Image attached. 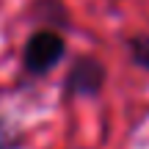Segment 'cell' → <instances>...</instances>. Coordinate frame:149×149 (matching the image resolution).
Here are the masks:
<instances>
[{"mask_svg": "<svg viewBox=\"0 0 149 149\" xmlns=\"http://www.w3.org/2000/svg\"><path fill=\"white\" fill-rule=\"evenodd\" d=\"M61 58H64V39H61L53 28L36 31L28 39L25 50H22V64H25V69L31 74L50 72Z\"/></svg>", "mask_w": 149, "mask_h": 149, "instance_id": "1", "label": "cell"}, {"mask_svg": "<svg viewBox=\"0 0 149 149\" xmlns=\"http://www.w3.org/2000/svg\"><path fill=\"white\" fill-rule=\"evenodd\" d=\"M105 83V69H102L100 61L94 58H77L69 69V77H66V91L77 97H91L102 88Z\"/></svg>", "mask_w": 149, "mask_h": 149, "instance_id": "2", "label": "cell"}, {"mask_svg": "<svg viewBox=\"0 0 149 149\" xmlns=\"http://www.w3.org/2000/svg\"><path fill=\"white\" fill-rule=\"evenodd\" d=\"M130 53H133V61L138 66L149 69V36H133L130 39Z\"/></svg>", "mask_w": 149, "mask_h": 149, "instance_id": "4", "label": "cell"}, {"mask_svg": "<svg viewBox=\"0 0 149 149\" xmlns=\"http://www.w3.org/2000/svg\"><path fill=\"white\" fill-rule=\"evenodd\" d=\"M31 14L42 22H50V25H61V28L69 25V14L61 0H36L31 6Z\"/></svg>", "mask_w": 149, "mask_h": 149, "instance_id": "3", "label": "cell"}]
</instances>
